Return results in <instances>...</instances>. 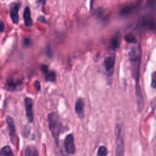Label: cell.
Masks as SVG:
<instances>
[{
  "label": "cell",
  "instance_id": "obj_24",
  "mask_svg": "<svg viewBox=\"0 0 156 156\" xmlns=\"http://www.w3.org/2000/svg\"><path fill=\"white\" fill-rule=\"evenodd\" d=\"M0 24H1V27H0V31L3 32V30H4L5 29L4 22H3V21H1V22H0Z\"/></svg>",
  "mask_w": 156,
  "mask_h": 156
},
{
  "label": "cell",
  "instance_id": "obj_12",
  "mask_svg": "<svg viewBox=\"0 0 156 156\" xmlns=\"http://www.w3.org/2000/svg\"><path fill=\"white\" fill-rule=\"evenodd\" d=\"M0 156H15V155L12 152L10 146H5L2 148L1 152H0Z\"/></svg>",
  "mask_w": 156,
  "mask_h": 156
},
{
  "label": "cell",
  "instance_id": "obj_8",
  "mask_svg": "<svg viewBox=\"0 0 156 156\" xmlns=\"http://www.w3.org/2000/svg\"><path fill=\"white\" fill-rule=\"evenodd\" d=\"M105 68L106 69L107 73L109 76H111L114 73V65H115V56H109L105 58V62H104Z\"/></svg>",
  "mask_w": 156,
  "mask_h": 156
},
{
  "label": "cell",
  "instance_id": "obj_18",
  "mask_svg": "<svg viewBox=\"0 0 156 156\" xmlns=\"http://www.w3.org/2000/svg\"><path fill=\"white\" fill-rule=\"evenodd\" d=\"M30 39L27 37H24L23 39V47H25V48H27L30 45Z\"/></svg>",
  "mask_w": 156,
  "mask_h": 156
},
{
  "label": "cell",
  "instance_id": "obj_14",
  "mask_svg": "<svg viewBox=\"0 0 156 156\" xmlns=\"http://www.w3.org/2000/svg\"><path fill=\"white\" fill-rule=\"evenodd\" d=\"M120 45V38H119L118 36H115L112 40H111V47L113 50H117V49L119 48Z\"/></svg>",
  "mask_w": 156,
  "mask_h": 156
},
{
  "label": "cell",
  "instance_id": "obj_21",
  "mask_svg": "<svg viewBox=\"0 0 156 156\" xmlns=\"http://www.w3.org/2000/svg\"><path fill=\"white\" fill-rule=\"evenodd\" d=\"M41 70H42L43 73L45 74L47 72L49 71V68H48V66H47V65H42V66H41Z\"/></svg>",
  "mask_w": 156,
  "mask_h": 156
},
{
  "label": "cell",
  "instance_id": "obj_5",
  "mask_svg": "<svg viewBox=\"0 0 156 156\" xmlns=\"http://www.w3.org/2000/svg\"><path fill=\"white\" fill-rule=\"evenodd\" d=\"M21 4L20 2H14L10 6V17L12 22L17 24L19 21V15L18 11L21 9Z\"/></svg>",
  "mask_w": 156,
  "mask_h": 156
},
{
  "label": "cell",
  "instance_id": "obj_20",
  "mask_svg": "<svg viewBox=\"0 0 156 156\" xmlns=\"http://www.w3.org/2000/svg\"><path fill=\"white\" fill-rule=\"evenodd\" d=\"M130 10H131L130 8L126 7V9H123V10H121V15H128V14H129V12H131Z\"/></svg>",
  "mask_w": 156,
  "mask_h": 156
},
{
  "label": "cell",
  "instance_id": "obj_23",
  "mask_svg": "<svg viewBox=\"0 0 156 156\" xmlns=\"http://www.w3.org/2000/svg\"><path fill=\"white\" fill-rule=\"evenodd\" d=\"M38 21H42V22H44V23H47V21H46L45 18H44V16H40L39 18H38Z\"/></svg>",
  "mask_w": 156,
  "mask_h": 156
},
{
  "label": "cell",
  "instance_id": "obj_17",
  "mask_svg": "<svg viewBox=\"0 0 156 156\" xmlns=\"http://www.w3.org/2000/svg\"><path fill=\"white\" fill-rule=\"evenodd\" d=\"M151 85L153 88L156 89V72H154L152 74V82H151Z\"/></svg>",
  "mask_w": 156,
  "mask_h": 156
},
{
  "label": "cell",
  "instance_id": "obj_3",
  "mask_svg": "<svg viewBox=\"0 0 156 156\" xmlns=\"http://www.w3.org/2000/svg\"><path fill=\"white\" fill-rule=\"evenodd\" d=\"M116 135V155L123 156L124 154V141H123V134H122V126L120 123L116 125L115 128Z\"/></svg>",
  "mask_w": 156,
  "mask_h": 156
},
{
  "label": "cell",
  "instance_id": "obj_1",
  "mask_svg": "<svg viewBox=\"0 0 156 156\" xmlns=\"http://www.w3.org/2000/svg\"><path fill=\"white\" fill-rule=\"evenodd\" d=\"M129 59L131 65L133 78L136 81V94L137 98V105H138V111L139 112H140L143 111L144 100H143L141 87L140 85V65H141L142 59L141 47L140 45L131 49L129 53Z\"/></svg>",
  "mask_w": 156,
  "mask_h": 156
},
{
  "label": "cell",
  "instance_id": "obj_26",
  "mask_svg": "<svg viewBox=\"0 0 156 156\" xmlns=\"http://www.w3.org/2000/svg\"><path fill=\"white\" fill-rule=\"evenodd\" d=\"M46 1H47V0H38L37 1V2L38 3H41V4L43 5H45V4H46Z\"/></svg>",
  "mask_w": 156,
  "mask_h": 156
},
{
  "label": "cell",
  "instance_id": "obj_27",
  "mask_svg": "<svg viewBox=\"0 0 156 156\" xmlns=\"http://www.w3.org/2000/svg\"><path fill=\"white\" fill-rule=\"evenodd\" d=\"M94 1H95V0H91V9H92V7H93V4H94Z\"/></svg>",
  "mask_w": 156,
  "mask_h": 156
},
{
  "label": "cell",
  "instance_id": "obj_15",
  "mask_svg": "<svg viewBox=\"0 0 156 156\" xmlns=\"http://www.w3.org/2000/svg\"><path fill=\"white\" fill-rule=\"evenodd\" d=\"M108 151L105 146H100L98 150V156H107L108 155Z\"/></svg>",
  "mask_w": 156,
  "mask_h": 156
},
{
  "label": "cell",
  "instance_id": "obj_10",
  "mask_svg": "<svg viewBox=\"0 0 156 156\" xmlns=\"http://www.w3.org/2000/svg\"><path fill=\"white\" fill-rule=\"evenodd\" d=\"M76 112L79 118L82 119L85 116V102L83 99H78L76 103Z\"/></svg>",
  "mask_w": 156,
  "mask_h": 156
},
{
  "label": "cell",
  "instance_id": "obj_16",
  "mask_svg": "<svg viewBox=\"0 0 156 156\" xmlns=\"http://www.w3.org/2000/svg\"><path fill=\"white\" fill-rule=\"evenodd\" d=\"M125 41L127 43H129V44H134V43L136 42V39L134 37V35L131 34H126L125 36Z\"/></svg>",
  "mask_w": 156,
  "mask_h": 156
},
{
  "label": "cell",
  "instance_id": "obj_4",
  "mask_svg": "<svg viewBox=\"0 0 156 156\" xmlns=\"http://www.w3.org/2000/svg\"><path fill=\"white\" fill-rule=\"evenodd\" d=\"M64 146H65L66 152L69 155H73L76 152V146H75L74 136L73 134H69L66 136L64 141Z\"/></svg>",
  "mask_w": 156,
  "mask_h": 156
},
{
  "label": "cell",
  "instance_id": "obj_25",
  "mask_svg": "<svg viewBox=\"0 0 156 156\" xmlns=\"http://www.w3.org/2000/svg\"><path fill=\"white\" fill-rule=\"evenodd\" d=\"M30 156H39V155H38V152L37 149H34L33 152H32L31 155Z\"/></svg>",
  "mask_w": 156,
  "mask_h": 156
},
{
  "label": "cell",
  "instance_id": "obj_22",
  "mask_svg": "<svg viewBox=\"0 0 156 156\" xmlns=\"http://www.w3.org/2000/svg\"><path fill=\"white\" fill-rule=\"evenodd\" d=\"M34 87L35 88H36V91H39L40 90H41V85H40L39 81H36V82H34Z\"/></svg>",
  "mask_w": 156,
  "mask_h": 156
},
{
  "label": "cell",
  "instance_id": "obj_2",
  "mask_svg": "<svg viewBox=\"0 0 156 156\" xmlns=\"http://www.w3.org/2000/svg\"><path fill=\"white\" fill-rule=\"evenodd\" d=\"M47 119H48L49 129H50L52 136L56 142V146H58L59 145V137L62 129V123L57 113H50V114H48Z\"/></svg>",
  "mask_w": 156,
  "mask_h": 156
},
{
  "label": "cell",
  "instance_id": "obj_7",
  "mask_svg": "<svg viewBox=\"0 0 156 156\" xmlns=\"http://www.w3.org/2000/svg\"><path fill=\"white\" fill-rule=\"evenodd\" d=\"M22 79L20 80V79H14V78H9L5 82V89H7L8 91H14L18 88L19 85H22Z\"/></svg>",
  "mask_w": 156,
  "mask_h": 156
},
{
  "label": "cell",
  "instance_id": "obj_11",
  "mask_svg": "<svg viewBox=\"0 0 156 156\" xmlns=\"http://www.w3.org/2000/svg\"><path fill=\"white\" fill-rule=\"evenodd\" d=\"M23 16H24V24L27 27H30L33 24V20H32L31 15H30V11L29 7H26L24 11V14H23Z\"/></svg>",
  "mask_w": 156,
  "mask_h": 156
},
{
  "label": "cell",
  "instance_id": "obj_13",
  "mask_svg": "<svg viewBox=\"0 0 156 156\" xmlns=\"http://www.w3.org/2000/svg\"><path fill=\"white\" fill-rule=\"evenodd\" d=\"M56 75L54 71H50V70H49L48 72H47V73H45V79L47 82H54L55 81H56Z\"/></svg>",
  "mask_w": 156,
  "mask_h": 156
},
{
  "label": "cell",
  "instance_id": "obj_9",
  "mask_svg": "<svg viewBox=\"0 0 156 156\" xmlns=\"http://www.w3.org/2000/svg\"><path fill=\"white\" fill-rule=\"evenodd\" d=\"M5 120L6 123H7L8 126H9L11 140H12V142L14 143V140H15V136H16V129H15V121H14L13 118L12 117H10V116H7L5 118Z\"/></svg>",
  "mask_w": 156,
  "mask_h": 156
},
{
  "label": "cell",
  "instance_id": "obj_19",
  "mask_svg": "<svg viewBox=\"0 0 156 156\" xmlns=\"http://www.w3.org/2000/svg\"><path fill=\"white\" fill-rule=\"evenodd\" d=\"M46 53H47V56H49V57H50L51 58L52 56H53V51H52V50H51V47H50V46H47V49H46Z\"/></svg>",
  "mask_w": 156,
  "mask_h": 156
},
{
  "label": "cell",
  "instance_id": "obj_6",
  "mask_svg": "<svg viewBox=\"0 0 156 156\" xmlns=\"http://www.w3.org/2000/svg\"><path fill=\"white\" fill-rule=\"evenodd\" d=\"M24 106L26 110V117L30 123L34 121V112H33V100L30 98H25L24 99Z\"/></svg>",
  "mask_w": 156,
  "mask_h": 156
}]
</instances>
